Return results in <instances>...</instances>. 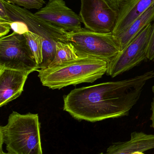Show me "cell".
Returning <instances> with one entry per match:
<instances>
[{
    "instance_id": "10",
    "label": "cell",
    "mask_w": 154,
    "mask_h": 154,
    "mask_svg": "<svg viewBox=\"0 0 154 154\" xmlns=\"http://www.w3.org/2000/svg\"><path fill=\"white\" fill-rule=\"evenodd\" d=\"M32 71L0 69V106L20 97Z\"/></svg>"
},
{
    "instance_id": "2",
    "label": "cell",
    "mask_w": 154,
    "mask_h": 154,
    "mask_svg": "<svg viewBox=\"0 0 154 154\" xmlns=\"http://www.w3.org/2000/svg\"><path fill=\"white\" fill-rule=\"evenodd\" d=\"M107 69L108 63L105 60L79 57L53 67L39 69L38 77L43 86L60 89L70 85L94 82L106 74Z\"/></svg>"
},
{
    "instance_id": "16",
    "label": "cell",
    "mask_w": 154,
    "mask_h": 154,
    "mask_svg": "<svg viewBox=\"0 0 154 154\" xmlns=\"http://www.w3.org/2000/svg\"><path fill=\"white\" fill-rule=\"evenodd\" d=\"M14 5L22 6L26 9H35L40 10L45 2L44 0H3Z\"/></svg>"
},
{
    "instance_id": "12",
    "label": "cell",
    "mask_w": 154,
    "mask_h": 154,
    "mask_svg": "<svg viewBox=\"0 0 154 154\" xmlns=\"http://www.w3.org/2000/svg\"><path fill=\"white\" fill-rule=\"evenodd\" d=\"M154 5V0H134L118 12L115 28L113 32L118 36L124 32L138 17Z\"/></svg>"
},
{
    "instance_id": "6",
    "label": "cell",
    "mask_w": 154,
    "mask_h": 154,
    "mask_svg": "<svg viewBox=\"0 0 154 154\" xmlns=\"http://www.w3.org/2000/svg\"><path fill=\"white\" fill-rule=\"evenodd\" d=\"M0 69L39 71V65L24 34L13 32L0 38Z\"/></svg>"
},
{
    "instance_id": "18",
    "label": "cell",
    "mask_w": 154,
    "mask_h": 154,
    "mask_svg": "<svg viewBox=\"0 0 154 154\" xmlns=\"http://www.w3.org/2000/svg\"><path fill=\"white\" fill-rule=\"evenodd\" d=\"M147 55L148 59L154 61V23L152 26V31L148 42Z\"/></svg>"
},
{
    "instance_id": "24",
    "label": "cell",
    "mask_w": 154,
    "mask_h": 154,
    "mask_svg": "<svg viewBox=\"0 0 154 154\" xmlns=\"http://www.w3.org/2000/svg\"><path fill=\"white\" fill-rule=\"evenodd\" d=\"M0 154H10L8 153H5L4 152H3L2 149H1V151H0Z\"/></svg>"
},
{
    "instance_id": "7",
    "label": "cell",
    "mask_w": 154,
    "mask_h": 154,
    "mask_svg": "<svg viewBox=\"0 0 154 154\" xmlns=\"http://www.w3.org/2000/svg\"><path fill=\"white\" fill-rule=\"evenodd\" d=\"M152 26V23L147 25L124 50L108 63L107 75L114 78L148 59L147 50Z\"/></svg>"
},
{
    "instance_id": "23",
    "label": "cell",
    "mask_w": 154,
    "mask_h": 154,
    "mask_svg": "<svg viewBox=\"0 0 154 154\" xmlns=\"http://www.w3.org/2000/svg\"><path fill=\"white\" fill-rule=\"evenodd\" d=\"M132 154H145L143 152H140V151H137V152H134Z\"/></svg>"
},
{
    "instance_id": "22",
    "label": "cell",
    "mask_w": 154,
    "mask_h": 154,
    "mask_svg": "<svg viewBox=\"0 0 154 154\" xmlns=\"http://www.w3.org/2000/svg\"><path fill=\"white\" fill-rule=\"evenodd\" d=\"M152 92L153 93V97L152 101L151 104V110L152 111V114L150 119L152 121L151 127L154 129V85L152 88Z\"/></svg>"
},
{
    "instance_id": "5",
    "label": "cell",
    "mask_w": 154,
    "mask_h": 154,
    "mask_svg": "<svg viewBox=\"0 0 154 154\" xmlns=\"http://www.w3.org/2000/svg\"><path fill=\"white\" fill-rule=\"evenodd\" d=\"M68 40L73 45L79 57H92L107 63L121 51L118 40L112 33H97L81 28L68 32Z\"/></svg>"
},
{
    "instance_id": "20",
    "label": "cell",
    "mask_w": 154,
    "mask_h": 154,
    "mask_svg": "<svg viewBox=\"0 0 154 154\" xmlns=\"http://www.w3.org/2000/svg\"><path fill=\"white\" fill-rule=\"evenodd\" d=\"M11 23L0 20V38L5 36L9 32L11 29Z\"/></svg>"
},
{
    "instance_id": "25",
    "label": "cell",
    "mask_w": 154,
    "mask_h": 154,
    "mask_svg": "<svg viewBox=\"0 0 154 154\" xmlns=\"http://www.w3.org/2000/svg\"><path fill=\"white\" fill-rule=\"evenodd\" d=\"M54 1V0H49V1Z\"/></svg>"
},
{
    "instance_id": "21",
    "label": "cell",
    "mask_w": 154,
    "mask_h": 154,
    "mask_svg": "<svg viewBox=\"0 0 154 154\" xmlns=\"http://www.w3.org/2000/svg\"><path fill=\"white\" fill-rule=\"evenodd\" d=\"M0 20H2L11 23L13 22L10 16L8 15L5 6L1 0H0Z\"/></svg>"
},
{
    "instance_id": "17",
    "label": "cell",
    "mask_w": 154,
    "mask_h": 154,
    "mask_svg": "<svg viewBox=\"0 0 154 154\" xmlns=\"http://www.w3.org/2000/svg\"><path fill=\"white\" fill-rule=\"evenodd\" d=\"M114 10L118 13L134 0H105Z\"/></svg>"
},
{
    "instance_id": "15",
    "label": "cell",
    "mask_w": 154,
    "mask_h": 154,
    "mask_svg": "<svg viewBox=\"0 0 154 154\" xmlns=\"http://www.w3.org/2000/svg\"><path fill=\"white\" fill-rule=\"evenodd\" d=\"M24 35L34 55L36 62L39 66L43 60V47L41 38L29 31L25 32Z\"/></svg>"
},
{
    "instance_id": "3",
    "label": "cell",
    "mask_w": 154,
    "mask_h": 154,
    "mask_svg": "<svg viewBox=\"0 0 154 154\" xmlns=\"http://www.w3.org/2000/svg\"><path fill=\"white\" fill-rule=\"evenodd\" d=\"M1 149L5 145L10 154H43L38 114L13 111L5 125L0 127Z\"/></svg>"
},
{
    "instance_id": "11",
    "label": "cell",
    "mask_w": 154,
    "mask_h": 154,
    "mask_svg": "<svg viewBox=\"0 0 154 154\" xmlns=\"http://www.w3.org/2000/svg\"><path fill=\"white\" fill-rule=\"evenodd\" d=\"M128 141L113 143L106 152L99 154H132L137 151L145 152L154 149V135L142 132L131 133Z\"/></svg>"
},
{
    "instance_id": "4",
    "label": "cell",
    "mask_w": 154,
    "mask_h": 154,
    "mask_svg": "<svg viewBox=\"0 0 154 154\" xmlns=\"http://www.w3.org/2000/svg\"><path fill=\"white\" fill-rule=\"evenodd\" d=\"M1 1L13 22L23 23L27 26L28 31L41 38L43 60L39 66V69L47 68L54 59L57 43L69 42L68 40V32L43 20L25 8Z\"/></svg>"
},
{
    "instance_id": "13",
    "label": "cell",
    "mask_w": 154,
    "mask_h": 154,
    "mask_svg": "<svg viewBox=\"0 0 154 154\" xmlns=\"http://www.w3.org/2000/svg\"><path fill=\"white\" fill-rule=\"evenodd\" d=\"M154 20V5L138 17L124 32L116 36L120 45V50H124L143 29Z\"/></svg>"
},
{
    "instance_id": "9",
    "label": "cell",
    "mask_w": 154,
    "mask_h": 154,
    "mask_svg": "<svg viewBox=\"0 0 154 154\" xmlns=\"http://www.w3.org/2000/svg\"><path fill=\"white\" fill-rule=\"evenodd\" d=\"M34 14L67 32L77 31L82 28L79 15L68 8L63 0L49 1L46 6Z\"/></svg>"
},
{
    "instance_id": "19",
    "label": "cell",
    "mask_w": 154,
    "mask_h": 154,
    "mask_svg": "<svg viewBox=\"0 0 154 154\" xmlns=\"http://www.w3.org/2000/svg\"><path fill=\"white\" fill-rule=\"evenodd\" d=\"M11 29L14 32L24 34L28 31V28L25 24L20 22H13L11 24Z\"/></svg>"
},
{
    "instance_id": "8",
    "label": "cell",
    "mask_w": 154,
    "mask_h": 154,
    "mask_svg": "<svg viewBox=\"0 0 154 154\" xmlns=\"http://www.w3.org/2000/svg\"><path fill=\"white\" fill-rule=\"evenodd\" d=\"M79 16L85 28L99 33H113L118 13L105 0H80Z\"/></svg>"
},
{
    "instance_id": "14",
    "label": "cell",
    "mask_w": 154,
    "mask_h": 154,
    "mask_svg": "<svg viewBox=\"0 0 154 154\" xmlns=\"http://www.w3.org/2000/svg\"><path fill=\"white\" fill-rule=\"evenodd\" d=\"M79 57L76 49L71 43L58 42L54 59L48 68L53 67L64 62L76 59Z\"/></svg>"
},
{
    "instance_id": "1",
    "label": "cell",
    "mask_w": 154,
    "mask_h": 154,
    "mask_svg": "<svg viewBox=\"0 0 154 154\" xmlns=\"http://www.w3.org/2000/svg\"><path fill=\"white\" fill-rule=\"evenodd\" d=\"M154 70L118 81L74 89L64 98L63 109L78 120L94 122L129 115Z\"/></svg>"
}]
</instances>
